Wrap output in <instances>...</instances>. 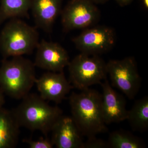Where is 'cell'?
I'll use <instances>...</instances> for the list:
<instances>
[{"label":"cell","instance_id":"7c38bea8","mask_svg":"<svg viewBox=\"0 0 148 148\" xmlns=\"http://www.w3.org/2000/svg\"><path fill=\"white\" fill-rule=\"evenodd\" d=\"M51 140L58 148H84L81 134L71 116L62 115L51 130Z\"/></svg>","mask_w":148,"mask_h":148},{"label":"cell","instance_id":"d6986e66","mask_svg":"<svg viewBox=\"0 0 148 148\" xmlns=\"http://www.w3.org/2000/svg\"><path fill=\"white\" fill-rule=\"evenodd\" d=\"M86 142H84V148H109L108 142L102 139L96 138L95 136L88 138Z\"/></svg>","mask_w":148,"mask_h":148},{"label":"cell","instance_id":"3957f363","mask_svg":"<svg viewBox=\"0 0 148 148\" xmlns=\"http://www.w3.org/2000/svg\"><path fill=\"white\" fill-rule=\"evenodd\" d=\"M11 58H4L0 66V89L10 98L22 99L35 84L36 66L23 56Z\"/></svg>","mask_w":148,"mask_h":148},{"label":"cell","instance_id":"52a82bcc","mask_svg":"<svg viewBox=\"0 0 148 148\" xmlns=\"http://www.w3.org/2000/svg\"><path fill=\"white\" fill-rule=\"evenodd\" d=\"M73 41L82 53L98 55L112 48L115 43V33L110 27L98 26L86 29Z\"/></svg>","mask_w":148,"mask_h":148},{"label":"cell","instance_id":"277c9868","mask_svg":"<svg viewBox=\"0 0 148 148\" xmlns=\"http://www.w3.org/2000/svg\"><path fill=\"white\" fill-rule=\"evenodd\" d=\"M39 42L36 27L20 18H12L0 33V52L4 58L31 54Z\"/></svg>","mask_w":148,"mask_h":148},{"label":"cell","instance_id":"8992f818","mask_svg":"<svg viewBox=\"0 0 148 148\" xmlns=\"http://www.w3.org/2000/svg\"><path fill=\"white\" fill-rule=\"evenodd\" d=\"M112 86L119 89L129 99H133L141 87V79L137 64L132 57L111 60L106 63Z\"/></svg>","mask_w":148,"mask_h":148},{"label":"cell","instance_id":"6da1fadb","mask_svg":"<svg viewBox=\"0 0 148 148\" xmlns=\"http://www.w3.org/2000/svg\"><path fill=\"white\" fill-rule=\"evenodd\" d=\"M102 94L88 88L69 97L71 117L82 135L88 138L105 133L108 128L102 111Z\"/></svg>","mask_w":148,"mask_h":148},{"label":"cell","instance_id":"ffe728a7","mask_svg":"<svg viewBox=\"0 0 148 148\" xmlns=\"http://www.w3.org/2000/svg\"><path fill=\"white\" fill-rule=\"evenodd\" d=\"M117 3L121 6L127 5L132 2L133 0H116Z\"/></svg>","mask_w":148,"mask_h":148},{"label":"cell","instance_id":"ba28073f","mask_svg":"<svg viewBox=\"0 0 148 148\" xmlns=\"http://www.w3.org/2000/svg\"><path fill=\"white\" fill-rule=\"evenodd\" d=\"M61 14L63 28L67 31L89 27L100 15L99 10L89 0H71Z\"/></svg>","mask_w":148,"mask_h":148},{"label":"cell","instance_id":"7a4b0ae2","mask_svg":"<svg viewBox=\"0 0 148 148\" xmlns=\"http://www.w3.org/2000/svg\"><path fill=\"white\" fill-rule=\"evenodd\" d=\"M12 110L20 127L31 131H39L45 137L63 115L58 106H50L40 95L29 93Z\"/></svg>","mask_w":148,"mask_h":148},{"label":"cell","instance_id":"30bf717a","mask_svg":"<svg viewBox=\"0 0 148 148\" xmlns=\"http://www.w3.org/2000/svg\"><path fill=\"white\" fill-rule=\"evenodd\" d=\"M35 84L42 98L57 104L61 103L74 88L64 72L48 71L36 79Z\"/></svg>","mask_w":148,"mask_h":148},{"label":"cell","instance_id":"5b68a950","mask_svg":"<svg viewBox=\"0 0 148 148\" xmlns=\"http://www.w3.org/2000/svg\"><path fill=\"white\" fill-rule=\"evenodd\" d=\"M69 82L81 90L100 84L107 78L106 63L98 55L81 53L69 62Z\"/></svg>","mask_w":148,"mask_h":148},{"label":"cell","instance_id":"4fadbf2b","mask_svg":"<svg viewBox=\"0 0 148 148\" xmlns=\"http://www.w3.org/2000/svg\"><path fill=\"white\" fill-rule=\"evenodd\" d=\"M61 0H32L31 9L36 28L50 33L61 12Z\"/></svg>","mask_w":148,"mask_h":148},{"label":"cell","instance_id":"8fae6325","mask_svg":"<svg viewBox=\"0 0 148 148\" xmlns=\"http://www.w3.org/2000/svg\"><path fill=\"white\" fill-rule=\"evenodd\" d=\"M100 84L103 89L102 114L106 124L126 120L128 110L124 97L114 90L107 78Z\"/></svg>","mask_w":148,"mask_h":148},{"label":"cell","instance_id":"2e32d148","mask_svg":"<svg viewBox=\"0 0 148 148\" xmlns=\"http://www.w3.org/2000/svg\"><path fill=\"white\" fill-rule=\"evenodd\" d=\"M126 120L133 130L139 132L146 131L148 127V97L136 101L132 108L128 110Z\"/></svg>","mask_w":148,"mask_h":148},{"label":"cell","instance_id":"603a6c76","mask_svg":"<svg viewBox=\"0 0 148 148\" xmlns=\"http://www.w3.org/2000/svg\"><path fill=\"white\" fill-rule=\"evenodd\" d=\"M143 5L146 9L148 8V0H143Z\"/></svg>","mask_w":148,"mask_h":148},{"label":"cell","instance_id":"9a60e30c","mask_svg":"<svg viewBox=\"0 0 148 148\" xmlns=\"http://www.w3.org/2000/svg\"><path fill=\"white\" fill-rule=\"evenodd\" d=\"M32 0H1L0 25L12 18L29 17Z\"/></svg>","mask_w":148,"mask_h":148},{"label":"cell","instance_id":"9c48e42d","mask_svg":"<svg viewBox=\"0 0 148 148\" xmlns=\"http://www.w3.org/2000/svg\"><path fill=\"white\" fill-rule=\"evenodd\" d=\"M35 66L53 72H64L70 62L68 52L57 43L45 40L38 42L36 48Z\"/></svg>","mask_w":148,"mask_h":148},{"label":"cell","instance_id":"e0dca14e","mask_svg":"<svg viewBox=\"0 0 148 148\" xmlns=\"http://www.w3.org/2000/svg\"><path fill=\"white\" fill-rule=\"evenodd\" d=\"M108 143L109 148H142L145 147L140 138L130 132L120 130L111 132Z\"/></svg>","mask_w":148,"mask_h":148},{"label":"cell","instance_id":"7402d4cb","mask_svg":"<svg viewBox=\"0 0 148 148\" xmlns=\"http://www.w3.org/2000/svg\"><path fill=\"white\" fill-rule=\"evenodd\" d=\"M93 3H102L105 2L107 0H89Z\"/></svg>","mask_w":148,"mask_h":148},{"label":"cell","instance_id":"44dd1931","mask_svg":"<svg viewBox=\"0 0 148 148\" xmlns=\"http://www.w3.org/2000/svg\"><path fill=\"white\" fill-rule=\"evenodd\" d=\"M5 103V99L4 94L0 89V108L3 107Z\"/></svg>","mask_w":148,"mask_h":148},{"label":"cell","instance_id":"ac0fdd59","mask_svg":"<svg viewBox=\"0 0 148 148\" xmlns=\"http://www.w3.org/2000/svg\"><path fill=\"white\" fill-rule=\"evenodd\" d=\"M23 141L31 148H52L54 146L51 139L46 137L40 138L37 140L24 139Z\"/></svg>","mask_w":148,"mask_h":148},{"label":"cell","instance_id":"5bb4252c","mask_svg":"<svg viewBox=\"0 0 148 148\" xmlns=\"http://www.w3.org/2000/svg\"><path fill=\"white\" fill-rule=\"evenodd\" d=\"M20 127L12 110L0 108V148L16 147Z\"/></svg>","mask_w":148,"mask_h":148}]
</instances>
